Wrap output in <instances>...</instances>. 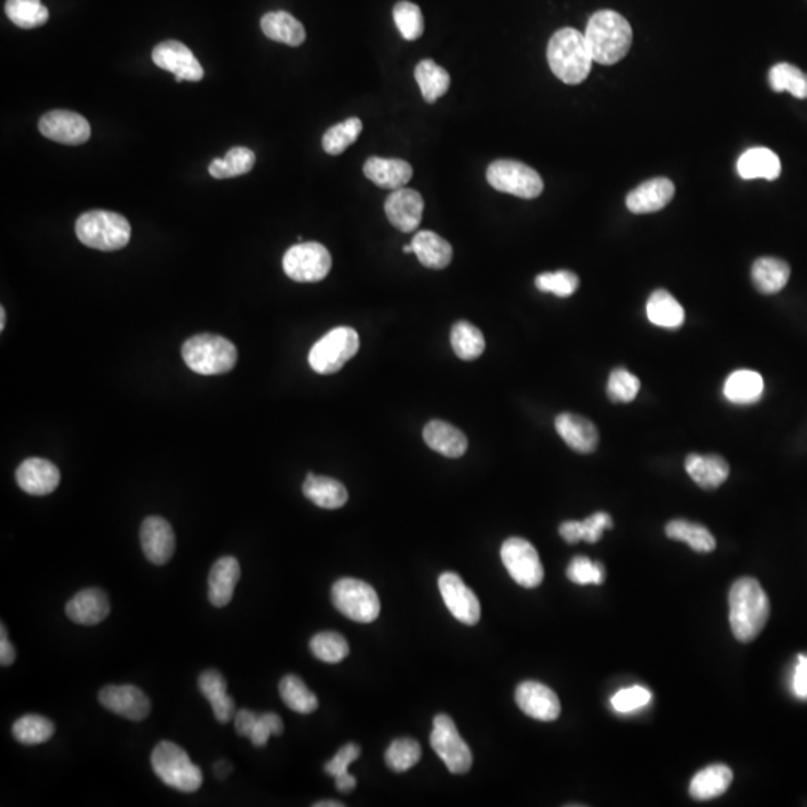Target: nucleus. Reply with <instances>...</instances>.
Instances as JSON below:
<instances>
[{
  "instance_id": "nucleus-3",
  "label": "nucleus",
  "mask_w": 807,
  "mask_h": 807,
  "mask_svg": "<svg viewBox=\"0 0 807 807\" xmlns=\"http://www.w3.org/2000/svg\"><path fill=\"white\" fill-rule=\"evenodd\" d=\"M547 62L559 80L565 84H580L588 78L594 59L585 35L573 27H564L550 38Z\"/></svg>"
},
{
  "instance_id": "nucleus-42",
  "label": "nucleus",
  "mask_w": 807,
  "mask_h": 807,
  "mask_svg": "<svg viewBox=\"0 0 807 807\" xmlns=\"http://www.w3.org/2000/svg\"><path fill=\"white\" fill-rule=\"evenodd\" d=\"M278 689H280L281 700L293 712L308 715L319 707L316 694H313L305 685L304 680L295 674H287L286 677H283Z\"/></svg>"
},
{
  "instance_id": "nucleus-45",
  "label": "nucleus",
  "mask_w": 807,
  "mask_h": 807,
  "mask_svg": "<svg viewBox=\"0 0 807 807\" xmlns=\"http://www.w3.org/2000/svg\"><path fill=\"white\" fill-rule=\"evenodd\" d=\"M53 722L41 715H24L12 725V734L23 745H41L54 736Z\"/></svg>"
},
{
  "instance_id": "nucleus-8",
  "label": "nucleus",
  "mask_w": 807,
  "mask_h": 807,
  "mask_svg": "<svg viewBox=\"0 0 807 807\" xmlns=\"http://www.w3.org/2000/svg\"><path fill=\"white\" fill-rule=\"evenodd\" d=\"M359 350V335L353 328L340 326L320 338L311 349L308 362L319 374H334L346 365Z\"/></svg>"
},
{
  "instance_id": "nucleus-19",
  "label": "nucleus",
  "mask_w": 807,
  "mask_h": 807,
  "mask_svg": "<svg viewBox=\"0 0 807 807\" xmlns=\"http://www.w3.org/2000/svg\"><path fill=\"white\" fill-rule=\"evenodd\" d=\"M141 544L145 558L156 565H165L174 556L175 536L171 525L160 516H150L142 522Z\"/></svg>"
},
{
  "instance_id": "nucleus-30",
  "label": "nucleus",
  "mask_w": 807,
  "mask_h": 807,
  "mask_svg": "<svg viewBox=\"0 0 807 807\" xmlns=\"http://www.w3.org/2000/svg\"><path fill=\"white\" fill-rule=\"evenodd\" d=\"M781 169L778 154L766 147L749 148L737 162V171L743 180L764 178V180L773 181L779 178Z\"/></svg>"
},
{
  "instance_id": "nucleus-29",
  "label": "nucleus",
  "mask_w": 807,
  "mask_h": 807,
  "mask_svg": "<svg viewBox=\"0 0 807 807\" xmlns=\"http://www.w3.org/2000/svg\"><path fill=\"white\" fill-rule=\"evenodd\" d=\"M198 685L202 695L210 701L217 721L220 724L231 721L235 715V701L228 694V683L222 673L217 670H205L199 676Z\"/></svg>"
},
{
  "instance_id": "nucleus-48",
  "label": "nucleus",
  "mask_w": 807,
  "mask_h": 807,
  "mask_svg": "<svg viewBox=\"0 0 807 807\" xmlns=\"http://www.w3.org/2000/svg\"><path fill=\"white\" fill-rule=\"evenodd\" d=\"M310 649L317 660L329 664L341 663L350 652L347 640L334 631L316 634L311 639Z\"/></svg>"
},
{
  "instance_id": "nucleus-54",
  "label": "nucleus",
  "mask_w": 807,
  "mask_h": 807,
  "mask_svg": "<svg viewBox=\"0 0 807 807\" xmlns=\"http://www.w3.org/2000/svg\"><path fill=\"white\" fill-rule=\"evenodd\" d=\"M652 695L643 686H633V688L621 689L612 698V706L618 712L628 713L646 706L651 701Z\"/></svg>"
},
{
  "instance_id": "nucleus-47",
  "label": "nucleus",
  "mask_w": 807,
  "mask_h": 807,
  "mask_svg": "<svg viewBox=\"0 0 807 807\" xmlns=\"http://www.w3.org/2000/svg\"><path fill=\"white\" fill-rule=\"evenodd\" d=\"M362 128L364 126H362V122L358 117H350L346 122L332 126L323 135V150L328 154H332V156L344 153L350 145L355 144L356 139L361 135Z\"/></svg>"
},
{
  "instance_id": "nucleus-49",
  "label": "nucleus",
  "mask_w": 807,
  "mask_h": 807,
  "mask_svg": "<svg viewBox=\"0 0 807 807\" xmlns=\"http://www.w3.org/2000/svg\"><path fill=\"white\" fill-rule=\"evenodd\" d=\"M394 21L401 36L407 41H416L425 30L422 11L416 3L407 2V0H401L395 5Z\"/></svg>"
},
{
  "instance_id": "nucleus-22",
  "label": "nucleus",
  "mask_w": 807,
  "mask_h": 807,
  "mask_svg": "<svg viewBox=\"0 0 807 807\" xmlns=\"http://www.w3.org/2000/svg\"><path fill=\"white\" fill-rule=\"evenodd\" d=\"M674 184L669 178H654L628 193L627 208L634 214L657 213L672 202Z\"/></svg>"
},
{
  "instance_id": "nucleus-5",
  "label": "nucleus",
  "mask_w": 807,
  "mask_h": 807,
  "mask_svg": "<svg viewBox=\"0 0 807 807\" xmlns=\"http://www.w3.org/2000/svg\"><path fill=\"white\" fill-rule=\"evenodd\" d=\"M184 362L190 370L202 376H217L229 373L237 364V347L225 337L201 334L189 338L181 350Z\"/></svg>"
},
{
  "instance_id": "nucleus-17",
  "label": "nucleus",
  "mask_w": 807,
  "mask_h": 807,
  "mask_svg": "<svg viewBox=\"0 0 807 807\" xmlns=\"http://www.w3.org/2000/svg\"><path fill=\"white\" fill-rule=\"evenodd\" d=\"M516 703L522 712L537 721H555L561 713L558 695L540 682L528 680L516 689Z\"/></svg>"
},
{
  "instance_id": "nucleus-53",
  "label": "nucleus",
  "mask_w": 807,
  "mask_h": 807,
  "mask_svg": "<svg viewBox=\"0 0 807 807\" xmlns=\"http://www.w3.org/2000/svg\"><path fill=\"white\" fill-rule=\"evenodd\" d=\"M567 577L576 585H601L606 579V570L600 562H592L586 556L571 559Z\"/></svg>"
},
{
  "instance_id": "nucleus-13",
  "label": "nucleus",
  "mask_w": 807,
  "mask_h": 807,
  "mask_svg": "<svg viewBox=\"0 0 807 807\" xmlns=\"http://www.w3.org/2000/svg\"><path fill=\"white\" fill-rule=\"evenodd\" d=\"M154 65L163 71L174 74L175 81H201L204 78V68H202L195 54L189 47L180 41H165L156 45L153 50Z\"/></svg>"
},
{
  "instance_id": "nucleus-61",
  "label": "nucleus",
  "mask_w": 807,
  "mask_h": 807,
  "mask_svg": "<svg viewBox=\"0 0 807 807\" xmlns=\"http://www.w3.org/2000/svg\"><path fill=\"white\" fill-rule=\"evenodd\" d=\"M403 252L405 253V255H408V253H413V247H411V244L410 246H404Z\"/></svg>"
},
{
  "instance_id": "nucleus-38",
  "label": "nucleus",
  "mask_w": 807,
  "mask_h": 807,
  "mask_svg": "<svg viewBox=\"0 0 807 807\" xmlns=\"http://www.w3.org/2000/svg\"><path fill=\"white\" fill-rule=\"evenodd\" d=\"M613 527L612 518L604 512L594 513L585 521H568L559 527V534L567 543L576 544L579 541L597 543L604 531Z\"/></svg>"
},
{
  "instance_id": "nucleus-43",
  "label": "nucleus",
  "mask_w": 807,
  "mask_h": 807,
  "mask_svg": "<svg viewBox=\"0 0 807 807\" xmlns=\"http://www.w3.org/2000/svg\"><path fill=\"white\" fill-rule=\"evenodd\" d=\"M255 163L256 154L250 148L234 147L226 153L223 159H214L208 171H210L211 177L225 180V178L247 174L252 171Z\"/></svg>"
},
{
  "instance_id": "nucleus-21",
  "label": "nucleus",
  "mask_w": 807,
  "mask_h": 807,
  "mask_svg": "<svg viewBox=\"0 0 807 807\" xmlns=\"http://www.w3.org/2000/svg\"><path fill=\"white\" fill-rule=\"evenodd\" d=\"M556 432L577 453H592L598 446L597 426L579 414L562 413L555 420Z\"/></svg>"
},
{
  "instance_id": "nucleus-46",
  "label": "nucleus",
  "mask_w": 807,
  "mask_h": 807,
  "mask_svg": "<svg viewBox=\"0 0 807 807\" xmlns=\"http://www.w3.org/2000/svg\"><path fill=\"white\" fill-rule=\"evenodd\" d=\"M769 83L775 92H788L797 99H807V74L790 63H778L770 69Z\"/></svg>"
},
{
  "instance_id": "nucleus-50",
  "label": "nucleus",
  "mask_w": 807,
  "mask_h": 807,
  "mask_svg": "<svg viewBox=\"0 0 807 807\" xmlns=\"http://www.w3.org/2000/svg\"><path fill=\"white\" fill-rule=\"evenodd\" d=\"M422 757V748L413 739H398L386 751V764L397 773L407 772Z\"/></svg>"
},
{
  "instance_id": "nucleus-39",
  "label": "nucleus",
  "mask_w": 807,
  "mask_h": 807,
  "mask_svg": "<svg viewBox=\"0 0 807 807\" xmlns=\"http://www.w3.org/2000/svg\"><path fill=\"white\" fill-rule=\"evenodd\" d=\"M414 78L419 84L423 99L428 104H434L438 98L446 95L450 87L449 72L437 65L434 60H422L414 69Z\"/></svg>"
},
{
  "instance_id": "nucleus-1",
  "label": "nucleus",
  "mask_w": 807,
  "mask_h": 807,
  "mask_svg": "<svg viewBox=\"0 0 807 807\" xmlns=\"http://www.w3.org/2000/svg\"><path fill=\"white\" fill-rule=\"evenodd\" d=\"M730 625L739 642L760 636L770 616V601L758 580L742 577L730 589Z\"/></svg>"
},
{
  "instance_id": "nucleus-40",
  "label": "nucleus",
  "mask_w": 807,
  "mask_h": 807,
  "mask_svg": "<svg viewBox=\"0 0 807 807\" xmlns=\"http://www.w3.org/2000/svg\"><path fill=\"white\" fill-rule=\"evenodd\" d=\"M450 343L453 352L462 361H474L485 352V337L477 326L471 325L467 320H459L450 332Z\"/></svg>"
},
{
  "instance_id": "nucleus-24",
  "label": "nucleus",
  "mask_w": 807,
  "mask_h": 807,
  "mask_svg": "<svg viewBox=\"0 0 807 807\" xmlns=\"http://www.w3.org/2000/svg\"><path fill=\"white\" fill-rule=\"evenodd\" d=\"M241 577L240 562L234 556H223L211 568L208 576V598L214 607H225L234 597Z\"/></svg>"
},
{
  "instance_id": "nucleus-51",
  "label": "nucleus",
  "mask_w": 807,
  "mask_h": 807,
  "mask_svg": "<svg viewBox=\"0 0 807 807\" xmlns=\"http://www.w3.org/2000/svg\"><path fill=\"white\" fill-rule=\"evenodd\" d=\"M640 391V380L625 368H615L607 382V397L613 403L627 404L636 400Z\"/></svg>"
},
{
  "instance_id": "nucleus-56",
  "label": "nucleus",
  "mask_w": 807,
  "mask_h": 807,
  "mask_svg": "<svg viewBox=\"0 0 807 807\" xmlns=\"http://www.w3.org/2000/svg\"><path fill=\"white\" fill-rule=\"evenodd\" d=\"M794 691L800 698H807V657H799L794 673Z\"/></svg>"
},
{
  "instance_id": "nucleus-27",
  "label": "nucleus",
  "mask_w": 807,
  "mask_h": 807,
  "mask_svg": "<svg viewBox=\"0 0 807 807\" xmlns=\"http://www.w3.org/2000/svg\"><path fill=\"white\" fill-rule=\"evenodd\" d=\"M423 440L432 450L447 458H459L468 449L464 432L443 420H431L423 429Z\"/></svg>"
},
{
  "instance_id": "nucleus-25",
  "label": "nucleus",
  "mask_w": 807,
  "mask_h": 807,
  "mask_svg": "<svg viewBox=\"0 0 807 807\" xmlns=\"http://www.w3.org/2000/svg\"><path fill=\"white\" fill-rule=\"evenodd\" d=\"M235 730L240 736L249 737L256 748L267 745L269 737L283 734L284 724L277 713H255L243 709L235 715Z\"/></svg>"
},
{
  "instance_id": "nucleus-31",
  "label": "nucleus",
  "mask_w": 807,
  "mask_h": 807,
  "mask_svg": "<svg viewBox=\"0 0 807 807\" xmlns=\"http://www.w3.org/2000/svg\"><path fill=\"white\" fill-rule=\"evenodd\" d=\"M302 492L311 503L326 510L341 509L349 500V494L343 483L331 479V477L316 476L311 473L305 479Z\"/></svg>"
},
{
  "instance_id": "nucleus-34",
  "label": "nucleus",
  "mask_w": 807,
  "mask_h": 807,
  "mask_svg": "<svg viewBox=\"0 0 807 807\" xmlns=\"http://www.w3.org/2000/svg\"><path fill=\"white\" fill-rule=\"evenodd\" d=\"M764 379L760 373L752 370H737L725 380L724 397L730 403L749 405L758 403L763 398Z\"/></svg>"
},
{
  "instance_id": "nucleus-14",
  "label": "nucleus",
  "mask_w": 807,
  "mask_h": 807,
  "mask_svg": "<svg viewBox=\"0 0 807 807\" xmlns=\"http://www.w3.org/2000/svg\"><path fill=\"white\" fill-rule=\"evenodd\" d=\"M441 597L447 609L462 624L476 625L480 621V603L476 594L456 573H443L438 579Z\"/></svg>"
},
{
  "instance_id": "nucleus-41",
  "label": "nucleus",
  "mask_w": 807,
  "mask_h": 807,
  "mask_svg": "<svg viewBox=\"0 0 807 807\" xmlns=\"http://www.w3.org/2000/svg\"><path fill=\"white\" fill-rule=\"evenodd\" d=\"M666 534L672 540L683 541L698 553H709L716 547V540L712 533L703 525L695 524V522L683 521V519L669 522L666 525Z\"/></svg>"
},
{
  "instance_id": "nucleus-15",
  "label": "nucleus",
  "mask_w": 807,
  "mask_h": 807,
  "mask_svg": "<svg viewBox=\"0 0 807 807\" xmlns=\"http://www.w3.org/2000/svg\"><path fill=\"white\" fill-rule=\"evenodd\" d=\"M39 132L51 141L65 145H81L89 141L92 128L81 114L56 110L39 120Z\"/></svg>"
},
{
  "instance_id": "nucleus-4",
  "label": "nucleus",
  "mask_w": 807,
  "mask_h": 807,
  "mask_svg": "<svg viewBox=\"0 0 807 807\" xmlns=\"http://www.w3.org/2000/svg\"><path fill=\"white\" fill-rule=\"evenodd\" d=\"M75 232L78 240L90 249L116 252L128 246L132 229L122 214L93 210L78 217Z\"/></svg>"
},
{
  "instance_id": "nucleus-16",
  "label": "nucleus",
  "mask_w": 807,
  "mask_h": 807,
  "mask_svg": "<svg viewBox=\"0 0 807 807\" xmlns=\"http://www.w3.org/2000/svg\"><path fill=\"white\" fill-rule=\"evenodd\" d=\"M105 709L129 721H144L151 712L150 698L134 685H108L99 692Z\"/></svg>"
},
{
  "instance_id": "nucleus-23",
  "label": "nucleus",
  "mask_w": 807,
  "mask_h": 807,
  "mask_svg": "<svg viewBox=\"0 0 807 807\" xmlns=\"http://www.w3.org/2000/svg\"><path fill=\"white\" fill-rule=\"evenodd\" d=\"M110 610L108 595L99 588L83 589L66 604V615L80 625H98L108 618Z\"/></svg>"
},
{
  "instance_id": "nucleus-32",
  "label": "nucleus",
  "mask_w": 807,
  "mask_h": 807,
  "mask_svg": "<svg viewBox=\"0 0 807 807\" xmlns=\"http://www.w3.org/2000/svg\"><path fill=\"white\" fill-rule=\"evenodd\" d=\"M733 782V772L724 764H713L698 772L689 785V794L698 802L716 799L727 793Z\"/></svg>"
},
{
  "instance_id": "nucleus-58",
  "label": "nucleus",
  "mask_w": 807,
  "mask_h": 807,
  "mask_svg": "<svg viewBox=\"0 0 807 807\" xmlns=\"http://www.w3.org/2000/svg\"><path fill=\"white\" fill-rule=\"evenodd\" d=\"M225 769H231V766H229V764H225V763L217 764L216 773H217V776H219L220 779H225L226 775H228L229 772H228V770H226V772H225Z\"/></svg>"
},
{
  "instance_id": "nucleus-35",
  "label": "nucleus",
  "mask_w": 807,
  "mask_h": 807,
  "mask_svg": "<svg viewBox=\"0 0 807 807\" xmlns=\"http://www.w3.org/2000/svg\"><path fill=\"white\" fill-rule=\"evenodd\" d=\"M262 32L275 42L299 47L307 38L301 21L286 11L268 12L261 20Z\"/></svg>"
},
{
  "instance_id": "nucleus-20",
  "label": "nucleus",
  "mask_w": 807,
  "mask_h": 807,
  "mask_svg": "<svg viewBox=\"0 0 807 807\" xmlns=\"http://www.w3.org/2000/svg\"><path fill=\"white\" fill-rule=\"evenodd\" d=\"M15 479L24 492L42 497L56 491L60 483V471L47 459L29 458L17 468Z\"/></svg>"
},
{
  "instance_id": "nucleus-60",
  "label": "nucleus",
  "mask_w": 807,
  "mask_h": 807,
  "mask_svg": "<svg viewBox=\"0 0 807 807\" xmlns=\"http://www.w3.org/2000/svg\"><path fill=\"white\" fill-rule=\"evenodd\" d=\"M5 323H6V311L5 308L0 307V331H3V329H5Z\"/></svg>"
},
{
  "instance_id": "nucleus-10",
  "label": "nucleus",
  "mask_w": 807,
  "mask_h": 807,
  "mask_svg": "<svg viewBox=\"0 0 807 807\" xmlns=\"http://www.w3.org/2000/svg\"><path fill=\"white\" fill-rule=\"evenodd\" d=\"M431 746L435 754L444 761L449 772L455 775H464L473 766L470 746L459 736L458 728L450 716H435Z\"/></svg>"
},
{
  "instance_id": "nucleus-26",
  "label": "nucleus",
  "mask_w": 807,
  "mask_h": 807,
  "mask_svg": "<svg viewBox=\"0 0 807 807\" xmlns=\"http://www.w3.org/2000/svg\"><path fill=\"white\" fill-rule=\"evenodd\" d=\"M364 174L368 180L373 181L382 189H403L405 184L413 177V168L410 163L401 159H383V157H370L365 162Z\"/></svg>"
},
{
  "instance_id": "nucleus-36",
  "label": "nucleus",
  "mask_w": 807,
  "mask_h": 807,
  "mask_svg": "<svg viewBox=\"0 0 807 807\" xmlns=\"http://www.w3.org/2000/svg\"><path fill=\"white\" fill-rule=\"evenodd\" d=\"M752 281L764 295L781 292L790 280L791 268L778 258H760L752 265Z\"/></svg>"
},
{
  "instance_id": "nucleus-57",
  "label": "nucleus",
  "mask_w": 807,
  "mask_h": 807,
  "mask_svg": "<svg viewBox=\"0 0 807 807\" xmlns=\"http://www.w3.org/2000/svg\"><path fill=\"white\" fill-rule=\"evenodd\" d=\"M15 661V649L12 643L8 640V633H6L5 625L0 627V664L3 667L11 666Z\"/></svg>"
},
{
  "instance_id": "nucleus-6",
  "label": "nucleus",
  "mask_w": 807,
  "mask_h": 807,
  "mask_svg": "<svg viewBox=\"0 0 807 807\" xmlns=\"http://www.w3.org/2000/svg\"><path fill=\"white\" fill-rule=\"evenodd\" d=\"M151 766L163 784L181 793H195L204 781L201 769L192 763L187 752L168 740L154 748Z\"/></svg>"
},
{
  "instance_id": "nucleus-28",
  "label": "nucleus",
  "mask_w": 807,
  "mask_h": 807,
  "mask_svg": "<svg viewBox=\"0 0 807 807\" xmlns=\"http://www.w3.org/2000/svg\"><path fill=\"white\" fill-rule=\"evenodd\" d=\"M685 470L692 480L703 489H716L730 476V465L718 455L691 453L686 458Z\"/></svg>"
},
{
  "instance_id": "nucleus-33",
  "label": "nucleus",
  "mask_w": 807,
  "mask_h": 807,
  "mask_svg": "<svg viewBox=\"0 0 807 807\" xmlns=\"http://www.w3.org/2000/svg\"><path fill=\"white\" fill-rule=\"evenodd\" d=\"M413 253L423 267L444 269L449 267L453 258V249L440 235L431 231L417 232L411 241Z\"/></svg>"
},
{
  "instance_id": "nucleus-59",
  "label": "nucleus",
  "mask_w": 807,
  "mask_h": 807,
  "mask_svg": "<svg viewBox=\"0 0 807 807\" xmlns=\"http://www.w3.org/2000/svg\"><path fill=\"white\" fill-rule=\"evenodd\" d=\"M314 807H343V803L335 802V800H323V802L314 803Z\"/></svg>"
},
{
  "instance_id": "nucleus-11",
  "label": "nucleus",
  "mask_w": 807,
  "mask_h": 807,
  "mask_svg": "<svg viewBox=\"0 0 807 807\" xmlns=\"http://www.w3.org/2000/svg\"><path fill=\"white\" fill-rule=\"evenodd\" d=\"M332 258L320 243H299L290 247L283 258L287 277L298 283H317L329 274Z\"/></svg>"
},
{
  "instance_id": "nucleus-37",
  "label": "nucleus",
  "mask_w": 807,
  "mask_h": 807,
  "mask_svg": "<svg viewBox=\"0 0 807 807\" xmlns=\"http://www.w3.org/2000/svg\"><path fill=\"white\" fill-rule=\"evenodd\" d=\"M649 322L660 328L677 329L685 322V311L672 293L655 290L646 305Z\"/></svg>"
},
{
  "instance_id": "nucleus-12",
  "label": "nucleus",
  "mask_w": 807,
  "mask_h": 807,
  "mask_svg": "<svg viewBox=\"0 0 807 807\" xmlns=\"http://www.w3.org/2000/svg\"><path fill=\"white\" fill-rule=\"evenodd\" d=\"M501 559L518 585L524 588H537L544 579L543 565L536 547L521 537H512L504 541L501 547Z\"/></svg>"
},
{
  "instance_id": "nucleus-55",
  "label": "nucleus",
  "mask_w": 807,
  "mask_h": 807,
  "mask_svg": "<svg viewBox=\"0 0 807 807\" xmlns=\"http://www.w3.org/2000/svg\"><path fill=\"white\" fill-rule=\"evenodd\" d=\"M361 755V748L355 743H347L335 754L331 761L325 766V772L334 779L349 776L350 764L355 763Z\"/></svg>"
},
{
  "instance_id": "nucleus-7",
  "label": "nucleus",
  "mask_w": 807,
  "mask_h": 807,
  "mask_svg": "<svg viewBox=\"0 0 807 807\" xmlns=\"http://www.w3.org/2000/svg\"><path fill=\"white\" fill-rule=\"evenodd\" d=\"M332 603L346 618L361 624H370L380 615V600L373 586L362 580L344 577L334 583Z\"/></svg>"
},
{
  "instance_id": "nucleus-18",
  "label": "nucleus",
  "mask_w": 807,
  "mask_h": 807,
  "mask_svg": "<svg viewBox=\"0 0 807 807\" xmlns=\"http://www.w3.org/2000/svg\"><path fill=\"white\" fill-rule=\"evenodd\" d=\"M423 202L422 195L416 190L403 189L394 190L386 199L385 211L391 225H394L398 231L401 232H414L419 228L422 222Z\"/></svg>"
},
{
  "instance_id": "nucleus-9",
  "label": "nucleus",
  "mask_w": 807,
  "mask_h": 807,
  "mask_svg": "<svg viewBox=\"0 0 807 807\" xmlns=\"http://www.w3.org/2000/svg\"><path fill=\"white\" fill-rule=\"evenodd\" d=\"M489 184L498 192L522 199H534L543 192V180L536 169L518 160H495L486 171Z\"/></svg>"
},
{
  "instance_id": "nucleus-52",
  "label": "nucleus",
  "mask_w": 807,
  "mask_h": 807,
  "mask_svg": "<svg viewBox=\"0 0 807 807\" xmlns=\"http://www.w3.org/2000/svg\"><path fill=\"white\" fill-rule=\"evenodd\" d=\"M536 286L541 292L568 298L579 289V277L571 271L543 272L537 275Z\"/></svg>"
},
{
  "instance_id": "nucleus-2",
  "label": "nucleus",
  "mask_w": 807,
  "mask_h": 807,
  "mask_svg": "<svg viewBox=\"0 0 807 807\" xmlns=\"http://www.w3.org/2000/svg\"><path fill=\"white\" fill-rule=\"evenodd\" d=\"M592 59L600 65L621 62L633 44V29L618 12L603 9L589 18L585 33Z\"/></svg>"
},
{
  "instance_id": "nucleus-44",
  "label": "nucleus",
  "mask_w": 807,
  "mask_h": 807,
  "mask_svg": "<svg viewBox=\"0 0 807 807\" xmlns=\"http://www.w3.org/2000/svg\"><path fill=\"white\" fill-rule=\"evenodd\" d=\"M5 12L20 29H35L47 23L50 14L41 0H6Z\"/></svg>"
}]
</instances>
